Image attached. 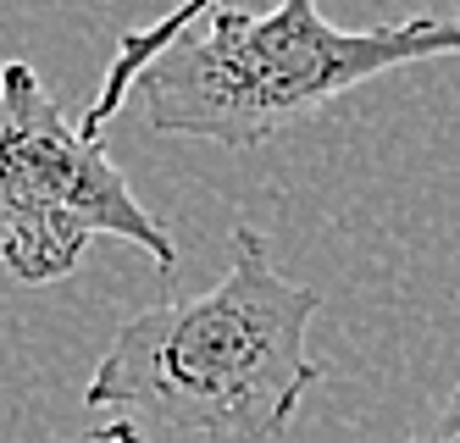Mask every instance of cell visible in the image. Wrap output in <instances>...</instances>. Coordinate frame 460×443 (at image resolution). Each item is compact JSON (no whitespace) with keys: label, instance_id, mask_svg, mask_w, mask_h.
Masks as SVG:
<instances>
[{"label":"cell","instance_id":"2","mask_svg":"<svg viewBox=\"0 0 460 443\" xmlns=\"http://www.w3.org/2000/svg\"><path fill=\"white\" fill-rule=\"evenodd\" d=\"M438 56H460V17L339 28L316 0H278L261 17L222 0L206 12V28H189L145 66L134 89L150 133L255 150L305 128L339 94Z\"/></svg>","mask_w":460,"mask_h":443},{"label":"cell","instance_id":"1","mask_svg":"<svg viewBox=\"0 0 460 443\" xmlns=\"http://www.w3.org/2000/svg\"><path fill=\"white\" fill-rule=\"evenodd\" d=\"M322 294L288 283L250 222L234 227V266L211 294L167 299L111 332L84 388L89 411L161 421L227 443H278L322 383L305 332Z\"/></svg>","mask_w":460,"mask_h":443},{"label":"cell","instance_id":"5","mask_svg":"<svg viewBox=\"0 0 460 443\" xmlns=\"http://www.w3.org/2000/svg\"><path fill=\"white\" fill-rule=\"evenodd\" d=\"M405 443H460V388L438 404V416L427 421L416 438H405Z\"/></svg>","mask_w":460,"mask_h":443},{"label":"cell","instance_id":"3","mask_svg":"<svg viewBox=\"0 0 460 443\" xmlns=\"http://www.w3.org/2000/svg\"><path fill=\"white\" fill-rule=\"evenodd\" d=\"M94 238L139 244L161 271L178 266L167 222L139 206L106 145L67 122L22 56L0 61V266L45 288L78 271Z\"/></svg>","mask_w":460,"mask_h":443},{"label":"cell","instance_id":"4","mask_svg":"<svg viewBox=\"0 0 460 443\" xmlns=\"http://www.w3.org/2000/svg\"><path fill=\"white\" fill-rule=\"evenodd\" d=\"M222 0H178L172 12H161L155 22H145V28H128L122 40L111 45V66H106V78H101V89H94V100H89V111L78 117V133L84 139H101V133L111 128V117L128 106V94H134V84H139V73L167 50L172 40H183V33L200 22L206 12H217Z\"/></svg>","mask_w":460,"mask_h":443},{"label":"cell","instance_id":"6","mask_svg":"<svg viewBox=\"0 0 460 443\" xmlns=\"http://www.w3.org/2000/svg\"><path fill=\"white\" fill-rule=\"evenodd\" d=\"M61 443H145V427L139 421H101V427H89V432H73V438H61Z\"/></svg>","mask_w":460,"mask_h":443}]
</instances>
